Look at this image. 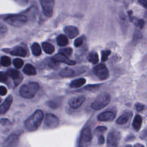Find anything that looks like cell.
Masks as SVG:
<instances>
[{"instance_id":"bcb514c9","label":"cell","mask_w":147,"mask_h":147,"mask_svg":"<svg viewBox=\"0 0 147 147\" xmlns=\"http://www.w3.org/2000/svg\"><path fill=\"white\" fill-rule=\"evenodd\" d=\"M126 147H132V146L130 145H126Z\"/></svg>"},{"instance_id":"83f0119b","label":"cell","mask_w":147,"mask_h":147,"mask_svg":"<svg viewBox=\"0 0 147 147\" xmlns=\"http://www.w3.org/2000/svg\"><path fill=\"white\" fill-rule=\"evenodd\" d=\"M13 64L16 68H21L24 64V61L21 59L17 58V59H15L13 60Z\"/></svg>"},{"instance_id":"6da1fadb","label":"cell","mask_w":147,"mask_h":147,"mask_svg":"<svg viewBox=\"0 0 147 147\" xmlns=\"http://www.w3.org/2000/svg\"><path fill=\"white\" fill-rule=\"evenodd\" d=\"M43 113L40 110H37L30 116L24 123L25 127L29 131H33L38 129L43 119Z\"/></svg>"},{"instance_id":"603a6c76","label":"cell","mask_w":147,"mask_h":147,"mask_svg":"<svg viewBox=\"0 0 147 147\" xmlns=\"http://www.w3.org/2000/svg\"><path fill=\"white\" fill-rule=\"evenodd\" d=\"M57 43L60 47H64L68 44V40L64 34H60L57 37Z\"/></svg>"},{"instance_id":"8d00e7d4","label":"cell","mask_w":147,"mask_h":147,"mask_svg":"<svg viewBox=\"0 0 147 147\" xmlns=\"http://www.w3.org/2000/svg\"><path fill=\"white\" fill-rule=\"evenodd\" d=\"M7 94V89L4 86H0V95L4 96Z\"/></svg>"},{"instance_id":"5bb4252c","label":"cell","mask_w":147,"mask_h":147,"mask_svg":"<svg viewBox=\"0 0 147 147\" xmlns=\"http://www.w3.org/2000/svg\"><path fill=\"white\" fill-rule=\"evenodd\" d=\"M64 32L66 35L71 38H74L79 34L78 29L74 26H67L64 28Z\"/></svg>"},{"instance_id":"4dcf8cb0","label":"cell","mask_w":147,"mask_h":147,"mask_svg":"<svg viewBox=\"0 0 147 147\" xmlns=\"http://www.w3.org/2000/svg\"><path fill=\"white\" fill-rule=\"evenodd\" d=\"M60 53H61L66 56H70L72 53V49L71 48H65L60 50Z\"/></svg>"},{"instance_id":"7dc6e473","label":"cell","mask_w":147,"mask_h":147,"mask_svg":"<svg viewBox=\"0 0 147 147\" xmlns=\"http://www.w3.org/2000/svg\"><path fill=\"white\" fill-rule=\"evenodd\" d=\"M1 98H0V103H1Z\"/></svg>"},{"instance_id":"ab89813d","label":"cell","mask_w":147,"mask_h":147,"mask_svg":"<svg viewBox=\"0 0 147 147\" xmlns=\"http://www.w3.org/2000/svg\"><path fill=\"white\" fill-rule=\"evenodd\" d=\"M15 1L21 5H25L28 2V0H15Z\"/></svg>"},{"instance_id":"74e56055","label":"cell","mask_w":147,"mask_h":147,"mask_svg":"<svg viewBox=\"0 0 147 147\" xmlns=\"http://www.w3.org/2000/svg\"><path fill=\"white\" fill-rule=\"evenodd\" d=\"M137 25L140 29H142L145 25V21L142 19H140L137 21Z\"/></svg>"},{"instance_id":"ac0fdd59","label":"cell","mask_w":147,"mask_h":147,"mask_svg":"<svg viewBox=\"0 0 147 147\" xmlns=\"http://www.w3.org/2000/svg\"><path fill=\"white\" fill-rule=\"evenodd\" d=\"M91 131L89 127L84 129L82 133L81 140L84 142H89L91 140Z\"/></svg>"},{"instance_id":"836d02e7","label":"cell","mask_w":147,"mask_h":147,"mask_svg":"<svg viewBox=\"0 0 147 147\" xmlns=\"http://www.w3.org/2000/svg\"><path fill=\"white\" fill-rule=\"evenodd\" d=\"M7 30V27L4 24L0 22V34H3L6 33Z\"/></svg>"},{"instance_id":"30bf717a","label":"cell","mask_w":147,"mask_h":147,"mask_svg":"<svg viewBox=\"0 0 147 147\" xmlns=\"http://www.w3.org/2000/svg\"><path fill=\"white\" fill-rule=\"evenodd\" d=\"M7 74L12 78L13 82L16 86H18L21 83L23 77L19 71L14 69H10L8 70Z\"/></svg>"},{"instance_id":"2e32d148","label":"cell","mask_w":147,"mask_h":147,"mask_svg":"<svg viewBox=\"0 0 147 147\" xmlns=\"http://www.w3.org/2000/svg\"><path fill=\"white\" fill-rule=\"evenodd\" d=\"M10 53L14 56H17L20 57H25L27 55V51L23 47L17 46L14 48L11 51Z\"/></svg>"},{"instance_id":"7bdbcfd3","label":"cell","mask_w":147,"mask_h":147,"mask_svg":"<svg viewBox=\"0 0 147 147\" xmlns=\"http://www.w3.org/2000/svg\"><path fill=\"white\" fill-rule=\"evenodd\" d=\"M141 37V34L140 32H137V33H134V40H136L137 39H140Z\"/></svg>"},{"instance_id":"52a82bcc","label":"cell","mask_w":147,"mask_h":147,"mask_svg":"<svg viewBox=\"0 0 147 147\" xmlns=\"http://www.w3.org/2000/svg\"><path fill=\"white\" fill-rule=\"evenodd\" d=\"M44 14L47 17H51L53 14L54 7V0H40Z\"/></svg>"},{"instance_id":"1f68e13d","label":"cell","mask_w":147,"mask_h":147,"mask_svg":"<svg viewBox=\"0 0 147 147\" xmlns=\"http://www.w3.org/2000/svg\"><path fill=\"white\" fill-rule=\"evenodd\" d=\"M8 74L4 72H0V82L2 83H6L9 80Z\"/></svg>"},{"instance_id":"b9f144b4","label":"cell","mask_w":147,"mask_h":147,"mask_svg":"<svg viewBox=\"0 0 147 147\" xmlns=\"http://www.w3.org/2000/svg\"><path fill=\"white\" fill-rule=\"evenodd\" d=\"M106 127L105 126H98L96 128V130L99 132H103L106 130Z\"/></svg>"},{"instance_id":"277c9868","label":"cell","mask_w":147,"mask_h":147,"mask_svg":"<svg viewBox=\"0 0 147 147\" xmlns=\"http://www.w3.org/2000/svg\"><path fill=\"white\" fill-rule=\"evenodd\" d=\"M87 68L85 67H79L76 68L67 67L61 69L59 75L63 78H71L73 77L86 72Z\"/></svg>"},{"instance_id":"7c38bea8","label":"cell","mask_w":147,"mask_h":147,"mask_svg":"<svg viewBox=\"0 0 147 147\" xmlns=\"http://www.w3.org/2000/svg\"><path fill=\"white\" fill-rule=\"evenodd\" d=\"M53 59L57 62H62L69 65H74L76 64V62L75 61L69 59L67 56L60 53L55 55L53 56Z\"/></svg>"},{"instance_id":"4fadbf2b","label":"cell","mask_w":147,"mask_h":147,"mask_svg":"<svg viewBox=\"0 0 147 147\" xmlns=\"http://www.w3.org/2000/svg\"><path fill=\"white\" fill-rule=\"evenodd\" d=\"M13 102V96L9 95L5 100L2 105H0V114H5Z\"/></svg>"},{"instance_id":"9c48e42d","label":"cell","mask_w":147,"mask_h":147,"mask_svg":"<svg viewBox=\"0 0 147 147\" xmlns=\"http://www.w3.org/2000/svg\"><path fill=\"white\" fill-rule=\"evenodd\" d=\"M85 97L84 96H74L69 100L68 104L71 108L76 109L79 108L83 103Z\"/></svg>"},{"instance_id":"d4e9b609","label":"cell","mask_w":147,"mask_h":147,"mask_svg":"<svg viewBox=\"0 0 147 147\" xmlns=\"http://www.w3.org/2000/svg\"><path fill=\"white\" fill-rule=\"evenodd\" d=\"M87 59L88 60L93 63V64H95V63H97L99 61V57H98V55L96 52H91L88 56V57H87Z\"/></svg>"},{"instance_id":"3957f363","label":"cell","mask_w":147,"mask_h":147,"mask_svg":"<svg viewBox=\"0 0 147 147\" xmlns=\"http://www.w3.org/2000/svg\"><path fill=\"white\" fill-rule=\"evenodd\" d=\"M110 101V96L106 92L99 94L91 103V107L94 110H100L106 107Z\"/></svg>"},{"instance_id":"d590c367","label":"cell","mask_w":147,"mask_h":147,"mask_svg":"<svg viewBox=\"0 0 147 147\" xmlns=\"http://www.w3.org/2000/svg\"><path fill=\"white\" fill-rule=\"evenodd\" d=\"M135 107L136 109V110L138 111H141L142 110H144V105H143L142 104H141V103H137L136 105H135Z\"/></svg>"},{"instance_id":"44dd1931","label":"cell","mask_w":147,"mask_h":147,"mask_svg":"<svg viewBox=\"0 0 147 147\" xmlns=\"http://www.w3.org/2000/svg\"><path fill=\"white\" fill-rule=\"evenodd\" d=\"M86 82V80L84 78H79L77 79L76 80H73L70 86L72 88H79L85 84Z\"/></svg>"},{"instance_id":"5b68a950","label":"cell","mask_w":147,"mask_h":147,"mask_svg":"<svg viewBox=\"0 0 147 147\" xmlns=\"http://www.w3.org/2000/svg\"><path fill=\"white\" fill-rule=\"evenodd\" d=\"M5 21L11 26L21 27L26 22L27 18L24 15H18L7 17L5 18Z\"/></svg>"},{"instance_id":"484cf974","label":"cell","mask_w":147,"mask_h":147,"mask_svg":"<svg viewBox=\"0 0 147 147\" xmlns=\"http://www.w3.org/2000/svg\"><path fill=\"white\" fill-rule=\"evenodd\" d=\"M11 59L7 56H2L1 59V64L4 67L9 66L11 64Z\"/></svg>"},{"instance_id":"ffe728a7","label":"cell","mask_w":147,"mask_h":147,"mask_svg":"<svg viewBox=\"0 0 147 147\" xmlns=\"http://www.w3.org/2000/svg\"><path fill=\"white\" fill-rule=\"evenodd\" d=\"M23 71L26 75L29 76H32L36 74V70L35 68L30 64H27L25 65Z\"/></svg>"},{"instance_id":"9a60e30c","label":"cell","mask_w":147,"mask_h":147,"mask_svg":"<svg viewBox=\"0 0 147 147\" xmlns=\"http://www.w3.org/2000/svg\"><path fill=\"white\" fill-rule=\"evenodd\" d=\"M115 117L114 113L107 111L100 114L98 117V119L100 121H111L114 119Z\"/></svg>"},{"instance_id":"d6986e66","label":"cell","mask_w":147,"mask_h":147,"mask_svg":"<svg viewBox=\"0 0 147 147\" xmlns=\"http://www.w3.org/2000/svg\"><path fill=\"white\" fill-rule=\"evenodd\" d=\"M142 122V119L141 117L139 115H136V117L133 119L132 126L136 131H138L141 128Z\"/></svg>"},{"instance_id":"f546056e","label":"cell","mask_w":147,"mask_h":147,"mask_svg":"<svg viewBox=\"0 0 147 147\" xmlns=\"http://www.w3.org/2000/svg\"><path fill=\"white\" fill-rule=\"evenodd\" d=\"M111 51L110 50H104L101 52V60L102 61H106L108 59L109 56L110 55Z\"/></svg>"},{"instance_id":"e575fe53","label":"cell","mask_w":147,"mask_h":147,"mask_svg":"<svg viewBox=\"0 0 147 147\" xmlns=\"http://www.w3.org/2000/svg\"><path fill=\"white\" fill-rule=\"evenodd\" d=\"M0 123L2 125H11V122L7 119L3 118L0 120Z\"/></svg>"},{"instance_id":"f35d334b","label":"cell","mask_w":147,"mask_h":147,"mask_svg":"<svg viewBox=\"0 0 147 147\" xmlns=\"http://www.w3.org/2000/svg\"><path fill=\"white\" fill-rule=\"evenodd\" d=\"M48 105L51 109H56L57 107V105L56 103H55L54 102H53V101H49L48 102Z\"/></svg>"},{"instance_id":"ba28073f","label":"cell","mask_w":147,"mask_h":147,"mask_svg":"<svg viewBox=\"0 0 147 147\" xmlns=\"http://www.w3.org/2000/svg\"><path fill=\"white\" fill-rule=\"evenodd\" d=\"M45 124L50 128L56 127L59 123V119L58 118L52 114H47L44 119Z\"/></svg>"},{"instance_id":"8fae6325","label":"cell","mask_w":147,"mask_h":147,"mask_svg":"<svg viewBox=\"0 0 147 147\" xmlns=\"http://www.w3.org/2000/svg\"><path fill=\"white\" fill-rule=\"evenodd\" d=\"M118 136L115 132H110L107 136V145L109 147H117L118 143Z\"/></svg>"},{"instance_id":"60d3db41","label":"cell","mask_w":147,"mask_h":147,"mask_svg":"<svg viewBox=\"0 0 147 147\" xmlns=\"http://www.w3.org/2000/svg\"><path fill=\"white\" fill-rule=\"evenodd\" d=\"M139 3L142 5L145 8L147 9V0H138Z\"/></svg>"},{"instance_id":"7a4b0ae2","label":"cell","mask_w":147,"mask_h":147,"mask_svg":"<svg viewBox=\"0 0 147 147\" xmlns=\"http://www.w3.org/2000/svg\"><path fill=\"white\" fill-rule=\"evenodd\" d=\"M39 84L36 82H30L21 86L20 90V95L26 99L32 98L39 90Z\"/></svg>"},{"instance_id":"cb8c5ba5","label":"cell","mask_w":147,"mask_h":147,"mask_svg":"<svg viewBox=\"0 0 147 147\" xmlns=\"http://www.w3.org/2000/svg\"><path fill=\"white\" fill-rule=\"evenodd\" d=\"M31 51H32L33 55L34 56H36L40 55L41 53V49L40 45L36 42L33 43V45H32Z\"/></svg>"},{"instance_id":"8992f818","label":"cell","mask_w":147,"mask_h":147,"mask_svg":"<svg viewBox=\"0 0 147 147\" xmlns=\"http://www.w3.org/2000/svg\"><path fill=\"white\" fill-rule=\"evenodd\" d=\"M95 75L101 80L106 79L109 75V72L106 66L103 64H99L94 68Z\"/></svg>"},{"instance_id":"ee69618b","label":"cell","mask_w":147,"mask_h":147,"mask_svg":"<svg viewBox=\"0 0 147 147\" xmlns=\"http://www.w3.org/2000/svg\"><path fill=\"white\" fill-rule=\"evenodd\" d=\"M105 138H104L103 136H100L99 137V139H98V142H99V144H103L105 143Z\"/></svg>"},{"instance_id":"4316f807","label":"cell","mask_w":147,"mask_h":147,"mask_svg":"<svg viewBox=\"0 0 147 147\" xmlns=\"http://www.w3.org/2000/svg\"><path fill=\"white\" fill-rule=\"evenodd\" d=\"M128 117L126 115H122L117 119V123L119 125L125 124L128 121Z\"/></svg>"},{"instance_id":"e0dca14e","label":"cell","mask_w":147,"mask_h":147,"mask_svg":"<svg viewBox=\"0 0 147 147\" xmlns=\"http://www.w3.org/2000/svg\"><path fill=\"white\" fill-rule=\"evenodd\" d=\"M18 136L16 134H12L4 142L3 147H12L16 144L18 141Z\"/></svg>"},{"instance_id":"f6af8a7d","label":"cell","mask_w":147,"mask_h":147,"mask_svg":"<svg viewBox=\"0 0 147 147\" xmlns=\"http://www.w3.org/2000/svg\"><path fill=\"white\" fill-rule=\"evenodd\" d=\"M134 147H144V145H142L141 144H136L134 145Z\"/></svg>"},{"instance_id":"d6a6232c","label":"cell","mask_w":147,"mask_h":147,"mask_svg":"<svg viewBox=\"0 0 147 147\" xmlns=\"http://www.w3.org/2000/svg\"><path fill=\"white\" fill-rule=\"evenodd\" d=\"M84 41V37L83 36H81L78 38H76L75 41H74V45L76 47H79L80 45H82V44L83 43Z\"/></svg>"},{"instance_id":"f1b7e54d","label":"cell","mask_w":147,"mask_h":147,"mask_svg":"<svg viewBox=\"0 0 147 147\" xmlns=\"http://www.w3.org/2000/svg\"><path fill=\"white\" fill-rule=\"evenodd\" d=\"M99 87V84H90L88 86H86L83 88V90L86 91H94L97 90Z\"/></svg>"},{"instance_id":"7402d4cb","label":"cell","mask_w":147,"mask_h":147,"mask_svg":"<svg viewBox=\"0 0 147 147\" xmlns=\"http://www.w3.org/2000/svg\"><path fill=\"white\" fill-rule=\"evenodd\" d=\"M42 47L44 51L47 54H51L55 51V48L53 45L49 42H43L42 44Z\"/></svg>"}]
</instances>
